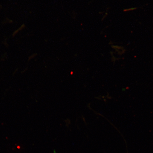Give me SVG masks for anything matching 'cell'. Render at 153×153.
I'll list each match as a JSON object with an SVG mask.
<instances>
[]
</instances>
